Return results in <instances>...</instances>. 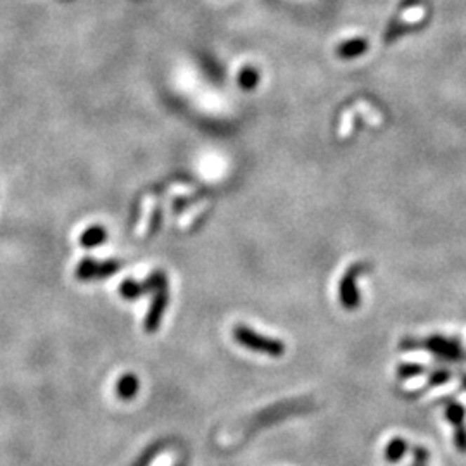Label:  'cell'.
I'll list each match as a JSON object with an SVG mask.
<instances>
[{
	"mask_svg": "<svg viewBox=\"0 0 466 466\" xmlns=\"http://www.w3.org/2000/svg\"><path fill=\"white\" fill-rule=\"evenodd\" d=\"M168 302H170V292H168V287H163L157 292H154L147 311V317H145V323H144L145 332L154 333L157 328H159L164 311L168 309Z\"/></svg>",
	"mask_w": 466,
	"mask_h": 466,
	"instance_id": "3957f363",
	"label": "cell"
},
{
	"mask_svg": "<svg viewBox=\"0 0 466 466\" xmlns=\"http://www.w3.org/2000/svg\"><path fill=\"white\" fill-rule=\"evenodd\" d=\"M454 444L461 453H466V425L454 427Z\"/></svg>",
	"mask_w": 466,
	"mask_h": 466,
	"instance_id": "e0dca14e",
	"label": "cell"
},
{
	"mask_svg": "<svg viewBox=\"0 0 466 466\" xmlns=\"http://www.w3.org/2000/svg\"><path fill=\"white\" fill-rule=\"evenodd\" d=\"M239 81H240V85H242L244 90H253V88H255V86H258L259 73L254 69L253 66L244 67V69L240 71Z\"/></svg>",
	"mask_w": 466,
	"mask_h": 466,
	"instance_id": "4fadbf2b",
	"label": "cell"
},
{
	"mask_svg": "<svg viewBox=\"0 0 466 466\" xmlns=\"http://www.w3.org/2000/svg\"><path fill=\"white\" fill-rule=\"evenodd\" d=\"M413 347H425L428 349V351L435 352L437 356H442V358H446L447 361H458L463 356V351H461V345L460 342L456 340H447L444 337H430L428 340H425L422 345L416 344L413 345Z\"/></svg>",
	"mask_w": 466,
	"mask_h": 466,
	"instance_id": "8992f818",
	"label": "cell"
},
{
	"mask_svg": "<svg viewBox=\"0 0 466 466\" xmlns=\"http://www.w3.org/2000/svg\"><path fill=\"white\" fill-rule=\"evenodd\" d=\"M446 418L449 420L454 427H460V425H465V418H466V411L461 404L458 403H451L447 404L446 408Z\"/></svg>",
	"mask_w": 466,
	"mask_h": 466,
	"instance_id": "7c38bea8",
	"label": "cell"
},
{
	"mask_svg": "<svg viewBox=\"0 0 466 466\" xmlns=\"http://www.w3.org/2000/svg\"><path fill=\"white\" fill-rule=\"evenodd\" d=\"M425 371V368L422 364H403L399 368V377L401 378H411L416 377V375H422Z\"/></svg>",
	"mask_w": 466,
	"mask_h": 466,
	"instance_id": "2e32d148",
	"label": "cell"
},
{
	"mask_svg": "<svg viewBox=\"0 0 466 466\" xmlns=\"http://www.w3.org/2000/svg\"><path fill=\"white\" fill-rule=\"evenodd\" d=\"M161 216H163V214H161V209H157V211L154 213V216H152V223H150V233H156L157 230H159Z\"/></svg>",
	"mask_w": 466,
	"mask_h": 466,
	"instance_id": "d6986e66",
	"label": "cell"
},
{
	"mask_svg": "<svg viewBox=\"0 0 466 466\" xmlns=\"http://www.w3.org/2000/svg\"><path fill=\"white\" fill-rule=\"evenodd\" d=\"M121 269V262L118 259H93L84 258L78 262L74 275L80 281H95L106 280V278L116 275Z\"/></svg>",
	"mask_w": 466,
	"mask_h": 466,
	"instance_id": "6da1fadb",
	"label": "cell"
},
{
	"mask_svg": "<svg viewBox=\"0 0 466 466\" xmlns=\"http://www.w3.org/2000/svg\"><path fill=\"white\" fill-rule=\"evenodd\" d=\"M138 389H140V380L133 373H125L116 383V394L123 401L133 399L138 394Z\"/></svg>",
	"mask_w": 466,
	"mask_h": 466,
	"instance_id": "52a82bcc",
	"label": "cell"
},
{
	"mask_svg": "<svg viewBox=\"0 0 466 466\" xmlns=\"http://www.w3.org/2000/svg\"><path fill=\"white\" fill-rule=\"evenodd\" d=\"M159 449H161V444L150 446L149 449L145 451V453L142 454V456L138 458L137 461H135L133 466H149L150 463H152L154 460H156V456H157V453H159Z\"/></svg>",
	"mask_w": 466,
	"mask_h": 466,
	"instance_id": "9a60e30c",
	"label": "cell"
},
{
	"mask_svg": "<svg viewBox=\"0 0 466 466\" xmlns=\"http://www.w3.org/2000/svg\"><path fill=\"white\" fill-rule=\"evenodd\" d=\"M233 337H235L244 347L253 349V351L265 352V354L269 356H281L285 352L284 342L269 339V337L265 335H259V333H255L254 330L247 328V326L242 325L235 326V330H233Z\"/></svg>",
	"mask_w": 466,
	"mask_h": 466,
	"instance_id": "7a4b0ae2",
	"label": "cell"
},
{
	"mask_svg": "<svg viewBox=\"0 0 466 466\" xmlns=\"http://www.w3.org/2000/svg\"><path fill=\"white\" fill-rule=\"evenodd\" d=\"M168 287V278L163 272H154L142 281V288H144V294H154L159 288Z\"/></svg>",
	"mask_w": 466,
	"mask_h": 466,
	"instance_id": "30bf717a",
	"label": "cell"
},
{
	"mask_svg": "<svg viewBox=\"0 0 466 466\" xmlns=\"http://www.w3.org/2000/svg\"><path fill=\"white\" fill-rule=\"evenodd\" d=\"M361 269H363V266H352V268L347 269V273H345L340 281V300L345 309H356L359 304V292L356 288V278H358Z\"/></svg>",
	"mask_w": 466,
	"mask_h": 466,
	"instance_id": "5b68a950",
	"label": "cell"
},
{
	"mask_svg": "<svg viewBox=\"0 0 466 466\" xmlns=\"http://www.w3.org/2000/svg\"><path fill=\"white\" fill-rule=\"evenodd\" d=\"M461 385H463V389L466 390V375L463 377V380H461Z\"/></svg>",
	"mask_w": 466,
	"mask_h": 466,
	"instance_id": "ffe728a7",
	"label": "cell"
},
{
	"mask_svg": "<svg viewBox=\"0 0 466 466\" xmlns=\"http://www.w3.org/2000/svg\"><path fill=\"white\" fill-rule=\"evenodd\" d=\"M107 230L100 225H93V227H88L86 230L80 235V244L85 247V249H92V247H99L102 246L104 242L107 240Z\"/></svg>",
	"mask_w": 466,
	"mask_h": 466,
	"instance_id": "ba28073f",
	"label": "cell"
},
{
	"mask_svg": "<svg viewBox=\"0 0 466 466\" xmlns=\"http://www.w3.org/2000/svg\"><path fill=\"white\" fill-rule=\"evenodd\" d=\"M423 18H425V7H422V6L408 7V9L403 11V13H401L396 20L390 22L389 28H387V32L383 33V44L387 45V44L392 42V40L401 33L403 26L416 25V22L422 21Z\"/></svg>",
	"mask_w": 466,
	"mask_h": 466,
	"instance_id": "277c9868",
	"label": "cell"
},
{
	"mask_svg": "<svg viewBox=\"0 0 466 466\" xmlns=\"http://www.w3.org/2000/svg\"><path fill=\"white\" fill-rule=\"evenodd\" d=\"M366 51H368L366 40L354 39V40H349V42L342 44L340 47L337 48V55L342 59H354Z\"/></svg>",
	"mask_w": 466,
	"mask_h": 466,
	"instance_id": "9c48e42d",
	"label": "cell"
},
{
	"mask_svg": "<svg viewBox=\"0 0 466 466\" xmlns=\"http://www.w3.org/2000/svg\"><path fill=\"white\" fill-rule=\"evenodd\" d=\"M451 378V373L447 370H437L434 375H432L430 383L432 385H437V383H446Z\"/></svg>",
	"mask_w": 466,
	"mask_h": 466,
	"instance_id": "ac0fdd59",
	"label": "cell"
},
{
	"mask_svg": "<svg viewBox=\"0 0 466 466\" xmlns=\"http://www.w3.org/2000/svg\"><path fill=\"white\" fill-rule=\"evenodd\" d=\"M404 451H406V442L403 439H394V441L387 446L385 454L390 461H397L403 458Z\"/></svg>",
	"mask_w": 466,
	"mask_h": 466,
	"instance_id": "5bb4252c",
	"label": "cell"
},
{
	"mask_svg": "<svg viewBox=\"0 0 466 466\" xmlns=\"http://www.w3.org/2000/svg\"><path fill=\"white\" fill-rule=\"evenodd\" d=\"M119 295L125 297L128 300H135L138 297L144 295V288H142V281L135 280H125L119 285Z\"/></svg>",
	"mask_w": 466,
	"mask_h": 466,
	"instance_id": "8fae6325",
	"label": "cell"
}]
</instances>
